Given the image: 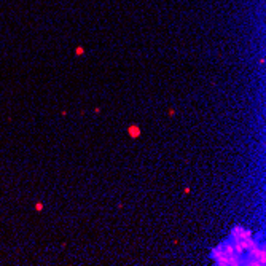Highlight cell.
I'll return each instance as SVG.
<instances>
[{
  "label": "cell",
  "mask_w": 266,
  "mask_h": 266,
  "mask_svg": "<svg viewBox=\"0 0 266 266\" xmlns=\"http://www.w3.org/2000/svg\"><path fill=\"white\" fill-rule=\"evenodd\" d=\"M210 258L215 261V264L220 266H228V264H241L239 257L234 253V247H233L231 239H226L221 242L220 246L214 247L210 252Z\"/></svg>",
  "instance_id": "1"
},
{
  "label": "cell",
  "mask_w": 266,
  "mask_h": 266,
  "mask_svg": "<svg viewBox=\"0 0 266 266\" xmlns=\"http://www.w3.org/2000/svg\"><path fill=\"white\" fill-rule=\"evenodd\" d=\"M127 134H129L131 139H139V137L142 136V129L137 124H131L129 127H127Z\"/></svg>",
  "instance_id": "2"
},
{
  "label": "cell",
  "mask_w": 266,
  "mask_h": 266,
  "mask_svg": "<svg viewBox=\"0 0 266 266\" xmlns=\"http://www.w3.org/2000/svg\"><path fill=\"white\" fill-rule=\"evenodd\" d=\"M35 210H37V212H42V210H43V204L42 202H37L35 204Z\"/></svg>",
  "instance_id": "3"
},
{
  "label": "cell",
  "mask_w": 266,
  "mask_h": 266,
  "mask_svg": "<svg viewBox=\"0 0 266 266\" xmlns=\"http://www.w3.org/2000/svg\"><path fill=\"white\" fill-rule=\"evenodd\" d=\"M83 53H85V49H83V48H77V49H75V54H77V56H81Z\"/></svg>",
  "instance_id": "4"
}]
</instances>
